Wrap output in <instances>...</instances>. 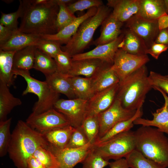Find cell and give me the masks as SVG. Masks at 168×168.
I'll return each mask as SVG.
<instances>
[{
  "label": "cell",
  "mask_w": 168,
  "mask_h": 168,
  "mask_svg": "<svg viewBox=\"0 0 168 168\" xmlns=\"http://www.w3.org/2000/svg\"><path fill=\"white\" fill-rule=\"evenodd\" d=\"M93 144L89 142L77 148H58L49 143L47 148L56 156L60 164V168H73L82 163L91 150Z\"/></svg>",
  "instance_id": "12"
},
{
  "label": "cell",
  "mask_w": 168,
  "mask_h": 168,
  "mask_svg": "<svg viewBox=\"0 0 168 168\" xmlns=\"http://www.w3.org/2000/svg\"><path fill=\"white\" fill-rule=\"evenodd\" d=\"M89 142L83 130L80 127L75 128L65 148H79Z\"/></svg>",
  "instance_id": "43"
},
{
  "label": "cell",
  "mask_w": 168,
  "mask_h": 168,
  "mask_svg": "<svg viewBox=\"0 0 168 168\" xmlns=\"http://www.w3.org/2000/svg\"><path fill=\"white\" fill-rule=\"evenodd\" d=\"M158 23L159 30L168 27V14L164 13L158 19Z\"/></svg>",
  "instance_id": "50"
},
{
  "label": "cell",
  "mask_w": 168,
  "mask_h": 168,
  "mask_svg": "<svg viewBox=\"0 0 168 168\" xmlns=\"http://www.w3.org/2000/svg\"><path fill=\"white\" fill-rule=\"evenodd\" d=\"M92 149L95 152L108 161L125 158L136 149L134 131L130 130L105 141L93 144Z\"/></svg>",
  "instance_id": "7"
},
{
  "label": "cell",
  "mask_w": 168,
  "mask_h": 168,
  "mask_svg": "<svg viewBox=\"0 0 168 168\" xmlns=\"http://www.w3.org/2000/svg\"><path fill=\"white\" fill-rule=\"evenodd\" d=\"M165 12L168 14V0H163Z\"/></svg>",
  "instance_id": "52"
},
{
  "label": "cell",
  "mask_w": 168,
  "mask_h": 168,
  "mask_svg": "<svg viewBox=\"0 0 168 168\" xmlns=\"http://www.w3.org/2000/svg\"><path fill=\"white\" fill-rule=\"evenodd\" d=\"M136 111L124 108L120 101L116 98L109 108L97 115L99 125L98 139L103 136L118 123L132 117Z\"/></svg>",
  "instance_id": "10"
},
{
  "label": "cell",
  "mask_w": 168,
  "mask_h": 168,
  "mask_svg": "<svg viewBox=\"0 0 168 168\" xmlns=\"http://www.w3.org/2000/svg\"><path fill=\"white\" fill-rule=\"evenodd\" d=\"M125 158L128 162L129 168H166L146 158L136 149L133 151Z\"/></svg>",
  "instance_id": "33"
},
{
  "label": "cell",
  "mask_w": 168,
  "mask_h": 168,
  "mask_svg": "<svg viewBox=\"0 0 168 168\" xmlns=\"http://www.w3.org/2000/svg\"><path fill=\"white\" fill-rule=\"evenodd\" d=\"M31 2L35 5H42L47 3L49 0H30Z\"/></svg>",
  "instance_id": "51"
},
{
  "label": "cell",
  "mask_w": 168,
  "mask_h": 168,
  "mask_svg": "<svg viewBox=\"0 0 168 168\" xmlns=\"http://www.w3.org/2000/svg\"><path fill=\"white\" fill-rule=\"evenodd\" d=\"M103 5V2L100 0H79L75 1L67 6V7L72 13L74 14L78 11L88 10L94 7H98Z\"/></svg>",
  "instance_id": "44"
},
{
  "label": "cell",
  "mask_w": 168,
  "mask_h": 168,
  "mask_svg": "<svg viewBox=\"0 0 168 168\" xmlns=\"http://www.w3.org/2000/svg\"><path fill=\"white\" fill-rule=\"evenodd\" d=\"M22 103L19 98L11 93L7 84L0 80V121L7 119V116L12 110Z\"/></svg>",
  "instance_id": "25"
},
{
  "label": "cell",
  "mask_w": 168,
  "mask_h": 168,
  "mask_svg": "<svg viewBox=\"0 0 168 168\" xmlns=\"http://www.w3.org/2000/svg\"><path fill=\"white\" fill-rule=\"evenodd\" d=\"M33 68L41 72L45 76L57 71L54 59L42 53L37 49L35 51Z\"/></svg>",
  "instance_id": "32"
},
{
  "label": "cell",
  "mask_w": 168,
  "mask_h": 168,
  "mask_svg": "<svg viewBox=\"0 0 168 168\" xmlns=\"http://www.w3.org/2000/svg\"><path fill=\"white\" fill-rule=\"evenodd\" d=\"M123 23L119 21L111 12L102 23L99 37L94 41L96 46L107 44L116 40L122 34Z\"/></svg>",
  "instance_id": "18"
},
{
  "label": "cell",
  "mask_w": 168,
  "mask_h": 168,
  "mask_svg": "<svg viewBox=\"0 0 168 168\" xmlns=\"http://www.w3.org/2000/svg\"><path fill=\"white\" fill-rule=\"evenodd\" d=\"M148 78L152 88L168 94V75H163L151 71Z\"/></svg>",
  "instance_id": "42"
},
{
  "label": "cell",
  "mask_w": 168,
  "mask_h": 168,
  "mask_svg": "<svg viewBox=\"0 0 168 168\" xmlns=\"http://www.w3.org/2000/svg\"><path fill=\"white\" fill-rule=\"evenodd\" d=\"M165 13L163 0H141L139 10L135 15L145 19L157 20Z\"/></svg>",
  "instance_id": "27"
},
{
  "label": "cell",
  "mask_w": 168,
  "mask_h": 168,
  "mask_svg": "<svg viewBox=\"0 0 168 168\" xmlns=\"http://www.w3.org/2000/svg\"><path fill=\"white\" fill-rule=\"evenodd\" d=\"M70 77L76 98L88 100L93 96L91 77L79 76Z\"/></svg>",
  "instance_id": "30"
},
{
  "label": "cell",
  "mask_w": 168,
  "mask_h": 168,
  "mask_svg": "<svg viewBox=\"0 0 168 168\" xmlns=\"http://www.w3.org/2000/svg\"><path fill=\"white\" fill-rule=\"evenodd\" d=\"M27 168H45L42 163L33 155L27 161Z\"/></svg>",
  "instance_id": "49"
},
{
  "label": "cell",
  "mask_w": 168,
  "mask_h": 168,
  "mask_svg": "<svg viewBox=\"0 0 168 168\" xmlns=\"http://www.w3.org/2000/svg\"><path fill=\"white\" fill-rule=\"evenodd\" d=\"M167 110L168 111V106L167 107Z\"/></svg>",
  "instance_id": "53"
},
{
  "label": "cell",
  "mask_w": 168,
  "mask_h": 168,
  "mask_svg": "<svg viewBox=\"0 0 168 168\" xmlns=\"http://www.w3.org/2000/svg\"><path fill=\"white\" fill-rule=\"evenodd\" d=\"M88 100L79 98L59 99L54 108L63 114L75 128L81 127L86 116Z\"/></svg>",
  "instance_id": "11"
},
{
  "label": "cell",
  "mask_w": 168,
  "mask_h": 168,
  "mask_svg": "<svg viewBox=\"0 0 168 168\" xmlns=\"http://www.w3.org/2000/svg\"><path fill=\"white\" fill-rule=\"evenodd\" d=\"M110 162L95 152L92 148L82 163V168H104Z\"/></svg>",
  "instance_id": "41"
},
{
  "label": "cell",
  "mask_w": 168,
  "mask_h": 168,
  "mask_svg": "<svg viewBox=\"0 0 168 168\" xmlns=\"http://www.w3.org/2000/svg\"><path fill=\"white\" fill-rule=\"evenodd\" d=\"M136 149L146 158L168 167V138L157 128L142 126L135 131Z\"/></svg>",
  "instance_id": "4"
},
{
  "label": "cell",
  "mask_w": 168,
  "mask_h": 168,
  "mask_svg": "<svg viewBox=\"0 0 168 168\" xmlns=\"http://www.w3.org/2000/svg\"><path fill=\"white\" fill-rule=\"evenodd\" d=\"M119 87L115 84L95 94L88 100L86 117L96 116L109 108L114 100Z\"/></svg>",
  "instance_id": "14"
},
{
  "label": "cell",
  "mask_w": 168,
  "mask_h": 168,
  "mask_svg": "<svg viewBox=\"0 0 168 168\" xmlns=\"http://www.w3.org/2000/svg\"><path fill=\"white\" fill-rule=\"evenodd\" d=\"M45 77V81L55 92L64 95L68 99L76 98L70 77L68 75L62 74L57 71Z\"/></svg>",
  "instance_id": "24"
},
{
  "label": "cell",
  "mask_w": 168,
  "mask_h": 168,
  "mask_svg": "<svg viewBox=\"0 0 168 168\" xmlns=\"http://www.w3.org/2000/svg\"><path fill=\"white\" fill-rule=\"evenodd\" d=\"M142 114V108H138L132 117L120 122L115 124L103 136L98 138L94 144L105 141L119 134L130 130L133 126L134 121L137 118L141 117Z\"/></svg>",
  "instance_id": "31"
},
{
  "label": "cell",
  "mask_w": 168,
  "mask_h": 168,
  "mask_svg": "<svg viewBox=\"0 0 168 168\" xmlns=\"http://www.w3.org/2000/svg\"><path fill=\"white\" fill-rule=\"evenodd\" d=\"M57 3L59 6V10L56 21L57 33L73 22L77 17L70 11L67 5L61 3Z\"/></svg>",
  "instance_id": "37"
},
{
  "label": "cell",
  "mask_w": 168,
  "mask_h": 168,
  "mask_svg": "<svg viewBox=\"0 0 168 168\" xmlns=\"http://www.w3.org/2000/svg\"><path fill=\"white\" fill-rule=\"evenodd\" d=\"M22 12V6L20 3L17 10L14 12L9 13L1 12L0 24L13 31L18 30V19L21 17Z\"/></svg>",
  "instance_id": "40"
},
{
  "label": "cell",
  "mask_w": 168,
  "mask_h": 168,
  "mask_svg": "<svg viewBox=\"0 0 168 168\" xmlns=\"http://www.w3.org/2000/svg\"><path fill=\"white\" fill-rule=\"evenodd\" d=\"M140 3L141 0H108L106 5L113 9L112 14L124 23L137 14Z\"/></svg>",
  "instance_id": "17"
},
{
  "label": "cell",
  "mask_w": 168,
  "mask_h": 168,
  "mask_svg": "<svg viewBox=\"0 0 168 168\" xmlns=\"http://www.w3.org/2000/svg\"><path fill=\"white\" fill-rule=\"evenodd\" d=\"M110 9L104 4L98 7L96 13L84 21L68 42L61 46V50L71 57L81 53L91 42L96 30L111 13Z\"/></svg>",
  "instance_id": "5"
},
{
  "label": "cell",
  "mask_w": 168,
  "mask_h": 168,
  "mask_svg": "<svg viewBox=\"0 0 168 168\" xmlns=\"http://www.w3.org/2000/svg\"><path fill=\"white\" fill-rule=\"evenodd\" d=\"M163 96L165 103L163 106L157 110L156 112H152L153 118L149 120L139 117L133 122L134 124L141 125L144 126H154L157 128L160 131L168 134V97L166 94L160 91Z\"/></svg>",
  "instance_id": "21"
},
{
  "label": "cell",
  "mask_w": 168,
  "mask_h": 168,
  "mask_svg": "<svg viewBox=\"0 0 168 168\" xmlns=\"http://www.w3.org/2000/svg\"><path fill=\"white\" fill-rule=\"evenodd\" d=\"M37 49L35 45H31L16 51L13 57V71H29L33 68Z\"/></svg>",
  "instance_id": "26"
},
{
  "label": "cell",
  "mask_w": 168,
  "mask_h": 168,
  "mask_svg": "<svg viewBox=\"0 0 168 168\" xmlns=\"http://www.w3.org/2000/svg\"><path fill=\"white\" fill-rule=\"evenodd\" d=\"M122 33L116 40L110 43L99 45L87 52L73 56L72 61L86 58H95L102 60L105 63L112 65L115 54L123 37Z\"/></svg>",
  "instance_id": "15"
},
{
  "label": "cell",
  "mask_w": 168,
  "mask_h": 168,
  "mask_svg": "<svg viewBox=\"0 0 168 168\" xmlns=\"http://www.w3.org/2000/svg\"><path fill=\"white\" fill-rule=\"evenodd\" d=\"M26 122L32 129L42 134L70 125L66 117L54 108L38 114L31 113Z\"/></svg>",
  "instance_id": "9"
},
{
  "label": "cell",
  "mask_w": 168,
  "mask_h": 168,
  "mask_svg": "<svg viewBox=\"0 0 168 168\" xmlns=\"http://www.w3.org/2000/svg\"><path fill=\"white\" fill-rule=\"evenodd\" d=\"M154 42L168 47V27L159 30Z\"/></svg>",
  "instance_id": "47"
},
{
  "label": "cell",
  "mask_w": 168,
  "mask_h": 168,
  "mask_svg": "<svg viewBox=\"0 0 168 168\" xmlns=\"http://www.w3.org/2000/svg\"><path fill=\"white\" fill-rule=\"evenodd\" d=\"M16 52L0 49V80L8 87L14 84L13 60Z\"/></svg>",
  "instance_id": "28"
},
{
  "label": "cell",
  "mask_w": 168,
  "mask_h": 168,
  "mask_svg": "<svg viewBox=\"0 0 168 168\" xmlns=\"http://www.w3.org/2000/svg\"><path fill=\"white\" fill-rule=\"evenodd\" d=\"M98 8L94 7L88 9L85 14L77 17L73 22L57 33L42 35V39L56 41L61 44H66L76 33L81 24L96 13Z\"/></svg>",
  "instance_id": "16"
},
{
  "label": "cell",
  "mask_w": 168,
  "mask_h": 168,
  "mask_svg": "<svg viewBox=\"0 0 168 168\" xmlns=\"http://www.w3.org/2000/svg\"><path fill=\"white\" fill-rule=\"evenodd\" d=\"M49 143L43 135L19 120L12 133L8 153L18 168H27V161L39 147L47 148Z\"/></svg>",
  "instance_id": "2"
},
{
  "label": "cell",
  "mask_w": 168,
  "mask_h": 168,
  "mask_svg": "<svg viewBox=\"0 0 168 168\" xmlns=\"http://www.w3.org/2000/svg\"><path fill=\"white\" fill-rule=\"evenodd\" d=\"M107 64L101 60L95 58L72 61V67L68 75L70 77L82 76L91 77Z\"/></svg>",
  "instance_id": "20"
},
{
  "label": "cell",
  "mask_w": 168,
  "mask_h": 168,
  "mask_svg": "<svg viewBox=\"0 0 168 168\" xmlns=\"http://www.w3.org/2000/svg\"><path fill=\"white\" fill-rule=\"evenodd\" d=\"M75 128L70 125L43 134L49 144L59 148H65Z\"/></svg>",
  "instance_id": "29"
},
{
  "label": "cell",
  "mask_w": 168,
  "mask_h": 168,
  "mask_svg": "<svg viewBox=\"0 0 168 168\" xmlns=\"http://www.w3.org/2000/svg\"><path fill=\"white\" fill-rule=\"evenodd\" d=\"M15 76L23 77L27 83L26 89L22 95L29 93L36 95L38 100L32 108V114H38L54 108L55 102L59 99V94L54 91L45 81H41L32 77L29 71H13Z\"/></svg>",
  "instance_id": "6"
},
{
  "label": "cell",
  "mask_w": 168,
  "mask_h": 168,
  "mask_svg": "<svg viewBox=\"0 0 168 168\" xmlns=\"http://www.w3.org/2000/svg\"><path fill=\"white\" fill-rule=\"evenodd\" d=\"M56 63L57 71L65 75L68 74L72 66V60L70 55L62 50L54 58Z\"/></svg>",
  "instance_id": "39"
},
{
  "label": "cell",
  "mask_w": 168,
  "mask_h": 168,
  "mask_svg": "<svg viewBox=\"0 0 168 168\" xmlns=\"http://www.w3.org/2000/svg\"><path fill=\"white\" fill-rule=\"evenodd\" d=\"M112 65H105L91 77L92 88L94 94L119 83V78L111 68Z\"/></svg>",
  "instance_id": "22"
},
{
  "label": "cell",
  "mask_w": 168,
  "mask_h": 168,
  "mask_svg": "<svg viewBox=\"0 0 168 168\" xmlns=\"http://www.w3.org/2000/svg\"><path fill=\"white\" fill-rule=\"evenodd\" d=\"M89 142L93 144L98 138L99 125L97 116L86 117L81 126Z\"/></svg>",
  "instance_id": "34"
},
{
  "label": "cell",
  "mask_w": 168,
  "mask_h": 168,
  "mask_svg": "<svg viewBox=\"0 0 168 168\" xmlns=\"http://www.w3.org/2000/svg\"><path fill=\"white\" fill-rule=\"evenodd\" d=\"M152 88L145 65L119 83L116 98L124 108L136 110L142 108L147 94Z\"/></svg>",
  "instance_id": "3"
},
{
  "label": "cell",
  "mask_w": 168,
  "mask_h": 168,
  "mask_svg": "<svg viewBox=\"0 0 168 168\" xmlns=\"http://www.w3.org/2000/svg\"><path fill=\"white\" fill-rule=\"evenodd\" d=\"M110 168H129V166L125 158H121L110 162Z\"/></svg>",
  "instance_id": "48"
},
{
  "label": "cell",
  "mask_w": 168,
  "mask_h": 168,
  "mask_svg": "<svg viewBox=\"0 0 168 168\" xmlns=\"http://www.w3.org/2000/svg\"><path fill=\"white\" fill-rule=\"evenodd\" d=\"M42 39V35L26 33L18 30L15 32L7 41L0 45V49L17 51L30 46H36Z\"/></svg>",
  "instance_id": "19"
},
{
  "label": "cell",
  "mask_w": 168,
  "mask_h": 168,
  "mask_svg": "<svg viewBox=\"0 0 168 168\" xmlns=\"http://www.w3.org/2000/svg\"><path fill=\"white\" fill-rule=\"evenodd\" d=\"M168 49V47L154 42L149 47L147 51V54H150L154 58L157 59L160 55Z\"/></svg>",
  "instance_id": "45"
},
{
  "label": "cell",
  "mask_w": 168,
  "mask_h": 168,
  "mask_svg": "<svg viewBox=\"0 0 168 168\" xmlns=\"http://www.w3.org/2000/svg\"><path fill=\"white\" fill-rule=\"evenodd\" d=\"M123 33V37L119 46V49L131 54L147 55L148 48L140 37L128 28Z\"/></svg>",
  "instance_id": "23"
},
{
  "label": "cell",
  "mask_w": 168,
  "mask_h": 168,
  "mask_svg": "<svg viewBox=\"0 0 168 168\" xmlns=\"http://www.w3.org/2000/svg\"><path fill=\"white\" fill-rule=\"evenodd\" d=\"M19 1L22 8L20 31L42 35L57 33L56 21L59 6L55 0L39 5L33 4L30 0Z\"/></svg>",
  "instance_id": "1"
},
{
  "label": "cell",
  "mask_w": 168,
  "mask_h": 168,
  "mask_svg": "<svg viewBox=\"0 0 168 168\" xmlns=\"http://www.w3.org/2000/svg\"><path fill=\"white\" fill-rule=\"evenodd\" d=\"M126 26L140 37L148 48L154 42L160 30L158 20L145 19L136 15L126 22Z\"/></svg>",
  "instance_id": "13"
},
{
  "label": "cell",
  "mask_w": 168,
  "mask_h": 168,
  "mask_svg": "<svg viewBox=\"0 0 168 168\" xmlns=\"http://www.w3.org/2000/svg\"><path fill=\"white\" fill-rule=\"evenodd\" d=\"M36 46L41 52L53 58L61 50V44L53 40L42 39Z\"/></svg>",
  "instance_id": "38"
},
{
  "label": "cell",
  "mask_w": 168,
  "mask_h": 168,
  "mask_svg": "<svg viewBox=\"0 0 168 168\" xmlns=\"http://www.w3.org/2000/svg\"><path fill=\"white\" fill-rule=\"evenodd\" d=\"M149 60L147 55L131 54L122 49H119L115 54L111 68L118 76L119 83L132 73L145 65Z\"/></svg>",
  "instance_id": "8"
},
{
  "label": "cell",
  "mask_w": 168,
  "mask_h": 168,
  "mask_svg": "<svg viewBox=\"0 0 168 168\" xmlns=\"http://www.w3.org/2000/svg\"><path fill=\"white\" fill-rule=\"evenodd\" d=\"M16 31L0 24V45L7 41Z\"/></svg>",
  "instance_id": "46"
},
{
  "label": "cell",
  "mask_w": 168,
  "mask_h": 168,
  "mask_svg": "<svg viewBox=\"0 0 168 168\" xmlns=\"http://www.w3.org/2000/svg\"><path fill=\"white\" fill-rule=\"evenodd\" d=\"M12 118L0 121V156L3 157L8 153V149L11 139L12 134L10 127Z\"/></svg>",
  "instance_id": "35"
},
{
  "label": "cell",
  "mask_w": 168,
  "mask_h": 168,
  "mask_svg": "<svg viewBox=\"0 0 168 168\" xmlns=\"http://www.w3.org/2000/svg\"><path fill=\"white\" fill-rule=\"evenodd\" d=\"M33 156L38 159L45 168H60V164L54 155L47 148L40 147Z\"/></svg>",
  "instance_id": "36"
}]
</instances>
